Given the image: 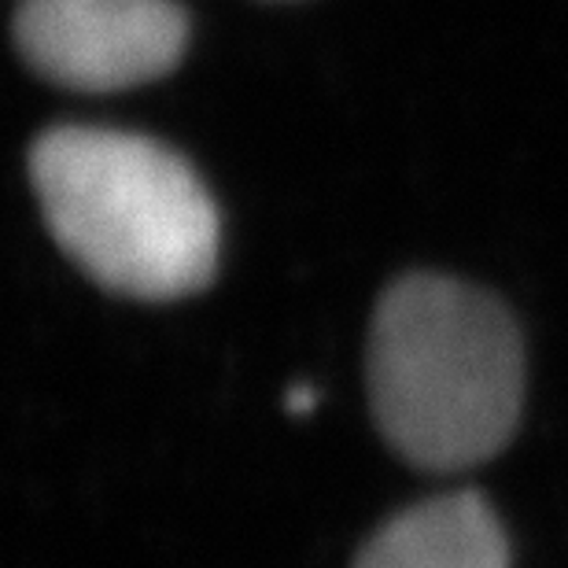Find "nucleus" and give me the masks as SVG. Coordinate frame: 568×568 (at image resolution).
<instances>
[{
  "mask_svg": "<svg viewBox=\"0 0 568 568\" xmlns=\"http://www.w3.org/2000/svg\"><path fill=\"white\" fill-rule=\"evenodd\" d=\"M351 568H509V542L484 495L454 491L395 514Z\"/></svg>",
  "mask_w": 568,
  "mask_h": 568,
  "instance_id": "20e7f679",
  "label": "nucleus"
},
{
  "mask_svg": "<svg viewBox=\"0 0 568 568\" xmlns=\"http://www.w3.org/2000/svg\"><path fill=\"white\" fill-rule=\"evenodd\" d=\"M30 178L52 241L100 288L170 303L207 288L222 222L178 152L141 133L55 126L33 141Z\"/></svg>",
  "mask_w": 568,
  "mask_h": 568,
  "instance_id": "f03ea898",
  "label": "nucleus"
},
{
  "mask_svg": "<svg viewBox=\"0 0 568 568\" xmlns=\"http://www.w3.org/2000/svg\"><path fill=\"white\" fill-rule=\"evenodd\" d=\"M314 406V392L311 388H295L292 392V399H288V410H295V414H306Z\"/></svg>",
  "mask_w": 568,
  "mask_h": 568,
  "instance_id": "39448f33",
  "label": "nucleus"
},
{
  "mask_svg": "<svg viewBox=\"0 0 568 568\" xmlns=\"http://www.w3.org/2000/svg\"><path fill=\"white\" fill-rule=\"evenodd\" d=\"M366 377L381 436L428 473L495 458L525 410L517 322L495 295L443 274H406L381 295Z\"/></svg>",
  "mask_w": 568,
  "mask_h": 568,
  "instance_id": "f257e3e1",
  "label": "nucleus"
},
{
  "mask_svg": "<svg viewBox=\"0 0 568 568\" xmlns=\"http://www.w3.org/2000/svg\"><path fill=\"white\" fill-rule=\"evenodd\" d=\"M16 44L55 85L119 93L174 71L189 19L178 0H22Z\"/></svg>",
  "mask_w": 568,
  "mask_h": 568,
  "instance_id": "7ed1b4c3",
  "label": "nucleus"
}]
</instances>
